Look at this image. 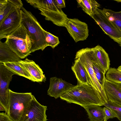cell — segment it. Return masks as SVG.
I'll return each mask as SVG.
<instances>
[{
  "label": "cell",
  "mask_w": 121,
  "mask_h": 121,
  "mask_svg": "<svg viewBox=\"0 0 121 121\" xmlns=\"http://www.w3.org/2000/svg\"><path fill=\"white\" fill-rule=\"evenodd\" d=\"M68 103H73L83 107L104 104L101 93L91 85L78 83L60 97Z\"/></svg>",
  "instance_id": "6da1fadb"
},
{
  "label": "cell",
  "mask_w": 121,
  "mask_h": 121,
  "mask_svg": "<svg viewBox=\"0 0 121 121\" xmlns=\"http://www.w3.org/2000/svg\"><path fill=\"white\" fill-rule=\"evenodd\" d=\"M20 12L21 24L28 31L33 41L31 52L39 50H43L47 47L45 41V30L31 12L23 7L21 9Z\"/></svg>",
  "instance_id": "7a4b0ae2"
},
{
  "label": "cell",
  "mask_w": 121,
  "mask_h": 121,
  "mask_svg": "<svg viewBox=\"0 0 121 121\" xmlns=\"http://www.w3.org/2000/svg\"><path fill=\"white\" fill-rule=\"evenodd\" d=\"M5 38L8 46L20 59H24L31 53L33 45L32 37L21 24L19 27Z\"/></svg>",
  "instance_id": "3957f363"
},
{
  "label": "cell",
  "mask_w": 121,
  "mask_h": 121,
  "mask_svg": "<svg viewBox=\"0 0 121 121\" xmlns=\"http://www.w3.org/2000/svg\"><path fill=\"white\" fill-rule=\"evenodd\" d=\"M27 2L40 11L45 20L59 26L65 27L69 18L56 5L54 0H26Z\"/></svg>",
  "instance_id": "277c9868"
},
{
  "label": "cell",
  "mask_w": 121,
  "mask_h": 121,
  "mask_svg": "<svg viewBox=\"0 0 121 121\" xmlns=\"http://www.w3.org/2000/svg\"><path fill=\"white\" fill-rule=\"evenodd\" d=\"M32 96L31 93H17L9 89L8 115L13 121H20Z\"/></svg>",
  "instance_id": "5b68a950"
},
{
  "label": "cell",
  "mask_w": 121,
  "mask_h": 121,
  "mask_svg": "<svg viewBox=\"0 0 121 121\" xmlns=\"http://www.w3.org/2000/svg\"><path fill=\"white\" fill-rule=\"evenodd\" d=\"M91 48L81 49L77 52L75 59H78L85 68L89 77L91 85L101 94L104 104L108 102V99L105 91L103 89L97 79L93 68V62L91 58Z\"/></svg>",
  "instance_id": "8992f818"
},
{
  "label": "cell",
  "mask_w": 121,
  "mask_h": 121,
  "mask_svg": "<svg viewBox=\"0 0 121 121\" xmlns=\"http://www.w3.org/2000/svg\"><path fill=\"white\" fill-rule=\"evenodd\" d=\"M105 34L121 45V32L108 18L102 9L97 8L91 17Z\"/></svg>",
  "instance_id": "52a82bcc"
},
{
  "label": "cell",
  "mask_w": 121,
  "mask_h": 121,
  "mask_svg": "<svg viewBox=\"0 0 121 121\" xmlns=\"http://www.w3.org/2000/svg\"><path fill=\"white\" fill-rule=\"evenodd\" d=\"M15 73L0 63V106L9 114V87L13 75Z\"/></svg>",
  "instance_id": "ba28073f"
},
{
  "label": "cell",
  "mask_w": 121,
  "mask_h": 121,
  "mask_svg": "<svg viewBox=\"0 0 121 121\" xmlns=\"http://www.w3.org/2000/svg\"><path fill=\"white\" fill-rule=\"evenodd\" d=\"M47 106L42 105L33 95L32 99L20 121H47Z\"/></svg>",
  "instance_id": "9c48e42d"
},
{
  "label": "cell",
  "mask_w": 121,
  "mask_h": 121,
  "mask_svg": "<svg viewBox=\"0 0 121 121\" xmlns=\"http://www.w3.org/2000/svg\"><path fill=\"white\" fill-rule=\"evenodd\" d=\"M65 27L76 43L86 40L89 36L87 24L77 18H69Z\"/></svg>",
  "instance_id": "30bf717a"
},
{
  "label": "cell",
  "mask_w": 121,
  "mask_h": 121,
  "mask_svg": "<svg viewBox=\"0 0 121 121\" xmlns=\"http://www.w3.org/2000/svg\"><path fill=\"white\" fill-rule=\"evenodd\" d=\"M21 9H17L11 13L0 24V40L5 38L20 26L21 24Z\"/></svg>",
  "instance_id": "8fae6325"
},
{
  "label": "cell",
  "mask_w": 121,
  "mask_h": 121,
  "mask_svg": "<svg viewBox=\"0 0 121 121\" xmlns=\"http://www.w3.org/2000/svg\"><path fill=\"white\" fill-rule=\"evenodd\" d=\"M75 86L61 78L56 77H52L50 78L47 94L56 99Z\"/></svg>",
  "instance_id": "7c38bea8"
},
{
  "label": "cell",
  "mask_w": 121,
  "mask_h": 121,
  "mask_svg": "<svg viewBox=\"0 0 121 121\" xmlns=\"http://www.w3.org/2000/svg\"><path fill=\"white\" fill-rule=\"evenodd\" d=\"M90 56L92 62L106 73L110 68V61L108 54L104 49L99 45L91 48Z\"/></svg>",
  "instance_id": "4fadbf2b"
},
{
  "label": "cell",
  "mask_w": 121,
  "mask_h": 121,
  "mask_svg": "<svg viewBox=\"0 0 121 121\" xmlns=\"http://www.w3.org/2000/svg\"><path fill=\"white\" fill-rule=\"evenodd\" d=\"M18 62L28 73L32 81L42 82L46 80L42 69L34 61L26 58L25 60H20Z\"/></svg>",
  "instance_id": "5bb4252c"
},
{
  "label": "cell",
  "mask_w": 121,
  "mask_h": 121,
  "mask_svg": "<svg viewBox=\"0 0 121 121\" xmlns=\"http://www.w3.org/2000/svg\"><path fill=\"white\" fill-rule=\"evenodd\" d=\"M20 0H0V24L9 15L23 7Z\"/></svg>",
  "instance_id": "9a60e30c"
},
{
  "label": "cell",
  "mask_w": 121,
  "mask_h": 121,
  "mask_svg": "<svg viewBox=\"0 0 121 121\" xmlns=\"http://www.w3.org/2000/svg\"><path fill=\"white\" fill-rule=\"evenodd\" d=\"M104 88L108 100L121 105V89L117 84L106 78Z\"/></svg>",
  "instance_id": "2e32d148"
},
{
  "label": "cell",
  "mask_w": 121,
  "mask_h": 121,
  "mask_svg": "<svg viewBox=\"0 0 121 121\" xmlns=\"http://www.w3.org/2000/svg\"><path fill=\"white\" fill-rule=\"evenodd\" d=\"M75 60L71 69L75 74L78 83L91 85L88 74L83 65L78 59Z\"/></svg>",
  "instance_id": "e0dca14e"
},
{
  "label": "cell",
  "mask_w": 121,
  "mask_h": 121,
  "mask_svg": "<svg viewBox=\"0 0 121 121\" xmlns=\"http://www.w3.org/2000/svg\"><path fill=\"white\" fill-rule=\"evenodd\" d=\"M20 57L7 45L6 42L0 41V63L10 61H18Z\"/></svg>",
  "instance_id": "ac0fdd59"
},
{
  "label": "cell",
  "mask_w": 121,
  "mask_h": 121,
  "mask_svg": "<svg viewBox=\"0 0 121 121\" xmlns=\"http://www.w3.org/2000/svg\"><path fill=\"white\" fill-rule=\"evenodd\" d=\"M86 110L90 121H104L105 115L103 108L97 105L83 107Z\"/></svg>",
  "instance_id": "d6986e66"
},
{
  "label": "cell",
  "mask_w": 121,
  "mask_h": 121,
  "mask_svg": "<svg viewBox=\"0 0 121 121\" xmlns=\"http://www.w3.org/2000/svg\"><path fill=\"white\" fill-rule=\"evenodd\" d=\"M76 1L78 6L91 17L96 9L100 6V5L94 0H78Z\"/></svg>",
  "instance_id": "ffe728a7"
},
{
  "label": "cell",
  "mask_w": 121,
  "mask_h": 121,
  "mask_svg": "<svg viewBox=\"0 0 121 121\" xmlns=\"http://www.w3.org/2000/svg\"><path fill=\"white\" fill-rule=\"evenodd\" d=\"M3 63L8 69L16 74L32 81L31 77L28 73L18 61L7 62Z\"/></svg>",
  "instance_id": "44dd1931"
},
{
  "label": "cell",
  "mask_w": 121,
  "mask_h": 121,
  "mask_svg": "<svg viewBox=\"0 0 121 121\" xmlns=\"http://www.w3.org/2000/svg\"><path fill=\"white\" fill-rule=\"evenodd\" d=\"M102 10L108 19L121 32V11L116 12L105 8Z\"/></svg>",
  "instance_id": "7402d4cb"
},
{
  "label": "cell",
  "mask_w": 121,
  "mask_h": 121,
  "mask_svg": "<svg viewBox=\"0 0 121 121\" xmlns=\"http://www.w3.org/2000/svg\"><path fill=\"white\" fill-rule=\"evenodd\" d=\"M106 78L117 84H121V71L114 68H109L106 73Z\"/></svg>",
  "instance_id": "603a6c76"
},
{
  "label": "cell",
  "mask_w": 121,
  "mask_h": 121,
  "mask_svg": "<svg viewBox=\"0 0 121 121\" xmlns=\"http://www.w3.org/2000/svg\"><path fill=\"white\" fill-rule=\"evenodd\" d=\"M92 66L96 77L104 90V85L105 81V74L106 73L97 64L93 62Z\"/></svg>",
  "instance_id": "cb8c5ba5"
},
{
  "label": "cell",
  "mask_w": 121,
  "mask_h": 121,
  "mask_svg": "<svg viewBox=\"0 0 121 121\" xmlns=\"http://www.w3.org/2000/svg\"><path fill=\"white\" fill-rule=\"evenodd\" d=\"M44 32L47 46H50L52 48H54L60 43L58 37L45 30Z\"/></svg>",
  "instance_id": "d4e9b609"
},
{
  "label": "cell",
  "mask_w": 121,
  "mask_h": 121,
  "mask_svg": "<svg viewBox=\"0 0 121 121\" xmlns=\"http://www.w3.org/2000/svg\"><path fill=\"white\" fill-rule=\"evenodd\" d=\"M103 106L112 110L115 114L116 117L121 121V105L108 100L107 103L105 104Z\"/></svg>",
  "instance_id": "484cf974"
},
{
  "label": "cell",
  "mask_w": 121,
  "mask_h": 121,
  "mask_svg": "<svg viewBox=\"0 0 121 121\" xmlns=\"http://www.w3.org/2000/svg\"><path fill=\"white\" fill-rule=\"evenodd\" d=\"M103 108L105 115V120L107 121L109 119L116 117L115 114L110 109L105 106Z\"/></svg>",
  "instance_id": "4316f807"
},
{
  "label": "cell",
  "mask_w": 121,
  "mask_h": 121,
  "mask_svg": "<svg viewBox=\"0 0 121 121\" xmlns=\"http://www.w3.org/2000/svg\"><path fill=\"white\" fill-rule=\"evenodd\" d=\"M0 121H13L6 113H0Z\"/></svg>",
  "instance_id": "83f0119b"
},
{
  "label": "cell",
  "mask_w": 121,
  "mask_h": 121,
  "mask_svg": "<svg viewBox=\"0 0 121 121\" xmlns=\"http://www.w3.org/2000/svg\"><path fill=\"white\" fill-rule=\"evenodd\" d=\"M57 6L60 9L66 7L65 0H54Z\"/></svg>",
  "instance_id": "f1b7e54d"
},
{
  "label": "cell",
  "mask_w": 121,
  "mask_h": 121,
  "mask_svg": "<svg viewBox=\"0 0 121 121\" xmlns=\"http://www.w3.org/2000/svg\"><path fill=\"white\" fill-rule=\"evenodd\" d=\"M0 110L1 111H5V110L4 108L0 106Z\"/></svg>",
  "instance_id": "f546056e"
},
{
  "label": "cell",
  "mask_w": 121,
  "mask_h": 121,
  "mask_svg": "<svg viewBox=\"0 0 121 121\" xmlns=\"http://www.w3.org/2000/svg\"><path fill=\"white\" fill-rule=\"evenodd\" d=\"M117 69L118 71H121V65L119 66Z\"/></svg>",
  "instance_id": "4dcf8cb0"
},
{
  "label": "cell",
  "mask_w": 121,
  "mask_h": 121,
  "mask_svg": "<svg viewBox=\"0 0 121 121\" xmlns=\"http://www.w3.org/2000/svg\"><path fill=\"white\" fill-rule=\"evenodd\" d=\"M119 87L121 89V83H118L117 84Z\"/></svg>",
  "instance_id": "1f68e13d"
},
{
  "label": "cell",
  "mask_w": 121,
  "mask_h": 121,
  "mask_svg": "<svg viewBox=\"0 0 121 121\" xmlns=\"http://www.w3.org/2000/svg\"><path fill=\"white\" fill-rule=\"evenodd\" d=\"M114 0L118 2H121V0Z\"/></svg>",
  "instance_id": "d6a6232c"
},
{
  "label": "cell",
  "mask_w": 121,
  "mask_h": 121,
  "mask_svg": "<svg viewBox=\"0 0 121 121\" xmlns=\"http://www.w3.org/2000/svg\"><path fill=\"white\" fill-rule=\"evenodd\" d=\"M119 46H120L121 47V45H119Z\"/></svg>",
  "instance_id": "836d02e7"
},
{
  "label": "cell",
  "mask_w": 121,
  "mask_h": 121,
  "mask_svg": "<svg viewBox=\"0 0 121 121\" xmlns=\"http://www.w3.org/2000/svg\"><path fill=\"white\" fill-rule=\"evenodd\" d=\"M104 121H107V120H105Z\"/></svg>",
  "instance_id": "e575fe53"
},
{
  "label": "cell",
  "mask_w": 121,
  "mask_h": 121,
  "mask_svg": "<svg viewBox=\"0 0 121 121\" xmlns=\"http://www.w3.org/2000/svg\"></svg>",
  "instance_id": "d590c367"
}]
</instances>
